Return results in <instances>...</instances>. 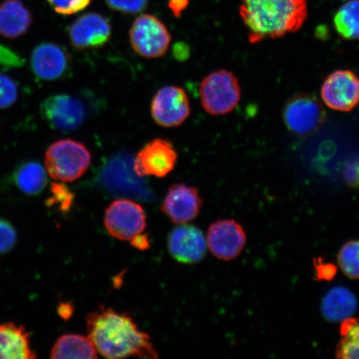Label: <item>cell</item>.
I'll return each mask as SVG.
<instances>
[{
    "label": "cell",
    "mask_w": 359,
    "mask_h": 359,
    "mask_svg": "<svg viewBox=\"0 0 359 359\" xmlns=\"http://www.w3.org/2000/svg\"><path fill=\"white\" fill-rule=\"evenodd\" d=\"M53 11L62 15H71L83 11L92 0H47Z\"/></svg>",
    "instance_id": "obj_26"
},
{
    "label": "cell",
    "mask_w": 359,
    "mask_h": 359,
    "mask_svg": "<svg viewBox=\"0 0 359 359\" xmlns=\"http://www.w3.org/2000/svg\"><path fill=\"white\" fill-rule=\"evenodd\" d=\"M201 197L196 188L176 184L170 187L161 210L175 224H186L201 212Z\"/></svg>",
    "instance_id": "obj_16"
},
{
    "label": "cell",
    "mask_w": 359,
    "mask_h": 359,
    "mask_svg": "<svg viewBox=\"0 0 359 359\" xmlns=\"http://www.w3.org/2000/svg\"><path fill=\"white\" fill-rule=\"evenodd\" d=\"M321 97L327 107L348 112L359 103V79L350 70H337L327 76L321 87Z\"/></svg>",
    "instance_id": "obj_10"
},
{
    "label": "cell",
    "mask_w": 359,
    "mask_h": 359,
    "mask_svg": "<svg viewBox=\"0 0 359 359\" xmlns=\"http://www.w3.org/2000/svg\"><path fill=\"white\" fill-rule=\"evenodd\" d=\"M355 294L343 286H336L327 292L321 303V311L325 320L342 322L351 318L357 311Z\"/></svg>",
    "instance_id": "obj_19"
},
{
    "label": "cell",
    "mask_w": 359,
    "mask_h": 359,
    "mask_svg": "<svg viewBox=\"0 0 359 359\" xmlns=\"http://www.w3.org/2000/svg\"><path fill=\"white\" fill-rule=\"evenodd\" d=\"M188 3H189V0H170L169 8L175 16L180 17L182 13L186 10Z\"/></svg>",
    "instance_id": "obj_34"
},
{
    "label": "cell",
    "mask_w": 359,
    "mask_h": 359,
    "mask_svg": "<svg viewBox=\"0 0 359 359\" xmlns=\"http://www.w3.org/2000/svg\"><path fill=\"white\" fill-rule=\"evenodd\" d=\"M13 182L25 194L37 196L47 187L46 169L37 161H26L15 170Z\"/></svg>",
    "instance_id": "obj_21"
},
{
    "label": "cell",
    "mask_w": 359,
    "mask_h": 359,
    "mask_svg": "<svg viewBox=\"0 0 359 359\" xmlns=\"http://www.w3.org/2000/svg\"><path fill=\"white\" fill-rule=\"evenodd\" d=\"M19 97L17 84L8 76L0 74V109H6L15 104Z\"/></svg>",
    "instance_id": "obj_25"
},
{
    "label": "cell",
    "mask_w": 359,
    "mask_h": 359,
    "mask_svg": "<svg viewBox=\"0 0 359 359\" xmlns=\"http://www.w3.org/2000/svg\"><path fill=\"white\" fill-rule=\"evenodd\" d=\"M33 74L40 80L56 81L67 77L71 69V58L66 48L55 43H42L30 57Z\"/></svg>",
    "instance_id": "obj_14"
},
{
    "label": "cell",
    "mask_w": 359,
    "mask_h": 359,
    "mask_svg": "<svg viewBox=\"0 0 359 359\" xmlns=\"http://www.w3.org/2000/svg\"><path fill=\"white\" fill-rule=\"evenodd\" d=\"M202 107L213 116L230 114L239 104L241 87L235 74L228 70H218L206 76L201 83Z\"/></svg>",
    "instance_id": "obj_4"
},
{
    "label": "cell",
    "mask_w": 359,
    "mask_h": 359,
    "mask_svg": "<svg viewBox=\"0 0 359 359\" xmlns=\"http://www.w3.org/2000/svg\"><path fill=\"white\" fill-rule=\"evenodd\" d=\"M334 24L337 33L347 40L359 39V0H349L336 13Z\"/></svg>",
    "instance_id": "obj_22"
},
{
    "label": "cell",
    "mask_w": 359,
    "mask_h": 359,
    "mask_svg": "<svg viewBox=\"0 0 359 359\" xmlns=\"http://www.w3.org/2000/svg\"><path fill=\"white\" fill-rule=\"evenodd\" d=\"M177 152L172 143L156 138L138 152L134 160V170L139 177H165L176 165Z\"/></svg>",
    "instance_id": "obj_11"
},
{
    "label": "cell",
    "mask_w": 359,
    "mask_h": 359,
    "mask_svg": "<svg viewBox=\"0 0 359 359\" xmlns=\"http://www.w3.org/2000/svg\"><path fill=\"white\" fill-rule=\"evenodd\" d=\"M240 15L250 43L298 31L307 19L306 0H242Z\"/></svg>",
    "instance_id": "obj_2"
},
{
    "label": "cell",
    "mask_w": 359,
    "mask_h": 359,
    "mask_svg": "<svg viewBox=\"0 0 359 359\" xmlns=\"http://www.w3.org/2000/svg\"><path fill=\"white\" fill-rule=\"evenodd\" d=\"M73 307L67 303L61 304L58 307V313L62 318H69L73 314Z\"/></svg>",
    "instance_id": "obj_35"
},
{
    "label": "cell",
    "mask_w": 359,
    "mask_h": 359,
    "mask_svg": "<svg viewBox=\"0 0 359 359\" xmlns=\"http://www.w3.org/2000/svg\"><path fill=\"white\" fill-rule=\"evenodd\" d=\"M33 22L32 13L21 0H4L0 4V35L10 39L28 32Z\"/></svg>",
    "instance_id": "obj_17"
},
{
    "label": "cell",
    "mask_w": 359,
    "mask_h": 359,
    "mask_svg": "<svg viewBox=\"0 0 359 359\" xmlns=\"http://www.w3.org/2000/svg\"><path fill=\"white\" fill-rule=\"evenodd\" d=\"M111 32L109 20L97 13L80 16L67 30L72 46L78 50L105 46L111 39Z\"/></svg>",
    "instance_id": "obj_12"
},
{
    "label": "cell",
    "mask_w": 359,
    "mask_h": 359,
    "mask_svg": "<svg viewBox=\"0 0 359 359\" xmlns=\"http://www.w3.org/2000/svg\"><path fill=\"white\" fill-rule=\"evenodd\" d=\"M51 358H97V351L88 337L79 334H65L56 341L51 350Z\"/></svg>",
    "instance_id": "obj_20"
},
{
    "label": "cell",
    "mask_w": 359,
    "mask_h": 359,
    "mask_svg": "<svg viewBox=\"0 0 359 359\" xmlns=\"http://www.w3.org/2000/svg\"><path fill=\"white\" fill-rule=\"evenodd\" d=\"M129 36L133 50L146 58L163 56L168 50L172 40L167 27L151 15L137 18L130 29Z\"/></svg>",
    "instance_id": "obj_5"
},
{
    "label": "cell",
    "mask_w": 359,
    "mask_h": 359,
    "mask_svg": "<svg viewBox=\"0 0 359 359\" xmlns=\"http://www.w3.org/2000/svg\"><path fill=\"white\" fill-rule=\"evenodd\" d=\"M25 65V60L11 49L0 44V67L6 69H19Z\"/></svg>",
    "instance_id": "obj_30"
},
{
    "label": "cell",
    "mask_w": 359,
    "mask_h": 359,
    "mask_svg": "<svg viewBox=\"0 0 359 359\" xmlns=\"http://www.w3.org/2000/svg\"><path fill=\"white\" fill-rule=\"evenodd\" d=\"M112 10L123 13H137L145 10L149 0H106Z\"/></svg>",
    "instance_id": "obj_27"
},
{
    "label": "cell",
    "mask_w": 359,
    "mask_h": 359,
    "mask_svg": "<svg viewBox=\"0 0 359 359\" xmlns=\"http://www.w3.org/2000/svg\"><path fill=\"white\" fill-rule=\"evenodd\" d=\"M342 339L336 347V357L342 359H359V318H349L340 327Z\"/></svg>",
    "instance_id": "obj_23"
},
{
    "label": "cell",
    "mask_w": 359,
    "mask_h": 359,
    "mask_svg": "<svg viewBox=\"0 0 359 359\" xmlns=\"http://www.w3.org/2000/svg\"><path fill=\"white\" fill-rule=\"evenodd\" d=\"M345 179L350 186L359 187V157L350 161L345 168Z\"/></svg>",
    "instance_id": "obj_32"
},
{
    "label": "cell",
    "mask_w": 359,
    "mask_h": 359,
    "mask_svg": "<svg viewBox=\"0 0 359 359\" xmlns=\"http://www.w3.org/2000/svg\"><path fill=\"white\" fill-rule=\"evenodd\" d=\"M131 244L135 248L140 250H146L149 249L150 240L147 235L141 233V234L135 236L133 239L131 240Z\"/></svg>",
    "instance_id": "obj_33"
},
{
    "label": "cell",
    "mask_w": 359,
    "mask_h": 359,
    "mask_svg": "<svg viewBox=\"0 0 359 359\" xmlns=\"http://www.w3.org/2000/svg\"><path fill=\"white\" fill-rule=\"evenodd\" d=\"M206 242L215 257L229 262L239 257L244 250L246 235L235 219H221L209 227Z\"/></svg>",
    "instance_id": "obj_13"
},
{
    "label": "cell",
    "mask_w": 359,
    "mask_h": 359,
    "mask_svg": "<svg viewBox=\"0 0 359 359\" xmlns=\"http://www.w3.org/2000/svg\"><path fill=\"white\" fill-rule=\"evenodd\" d=\"M25 327L13 323L0 325V358H36Z\"/></svg>",
    "instance_id": "obj_18"
},
{
    "label": "cell",
    "mask_w": 359,
    "mask_h": 359,
    "mask_svg": "<svg viewBox=\"0 0 359 359\" xmlns=\"http://www.w3.org/2000/svg\"><path fill=\"white\" fill-rule=\"evenodd\" d=\"M91 161V154L82 142L62 139L48 148L44 165L53 179L73 182L86 173Z\"/></svg>",
    "instance_id": "obj_3"
},
{
    "label": "cell",
    "mask_w": 359,
    "mask_h": 359,
    "mask_svg": "<svg viewBox=\"0 0 359 359\" xmlns=\"http://www.w3.org/2000/svg\"><path fill=\"white\" fill-rule=\"evenodd\" d=\"M51 193L52 197L49 201H52L53 204H60V206H65V209L69 208L73 201V194L62 184H53Z\"/></svg>",
    "instance_id": "obj_31"
},
{
    "label": "cell",
    "mask_w": 359,
    "mask_h": 359,
    "mask_svg": "<svg viewBox=\"0 0 359 359\" xmlns=\"http://www.w3.org/2000/svg\"><path fill=\"white\" fill-rule=\"evenodd\" d=\"M17 241V234L12 224L0 219V253H6L13 248Z\"/></svg>",
    "instance_id": "obj_28"
},
{
    "label": "cell",
    "mask_w": 359,
    "mask_h": 359,
    "mask_svg": "<svg viewBox=\"0 0 359 359\" xmlns=\"http://www.w3.org/2000/svg\"><path fill=\"white\" fill-rule=\"evenodd\" d=\"M208 250L203 233L200 229L182 224L173 229L168 236V250L177 262L182 264H196L205 257Z\"/></svg>",
    "instance_id": "obj_15"
},
{
    "label": "cell",
    "mask_w": 359,
    "mask_h": 359,
    "mask_svg": "<svg viewBox=\"0 0 359 359\" xmlns=\"http://www.w3.org/2000/svg\"><path fill=\"white\" fill-rule=\"evenodd\" d=\"M314 269H316V280L318 281H330L336 276L338 269L334 264L326 262L321 258L313 259Z\"/></svg>",
    "instance_id": "obj_29"
},
{
    "label": "cell",
    "mask_w": 359,
    "mask_h": 359,
    "mask_svg": "<svg viewBox=\"0 0 359 359\" xmlns=\"http://www.w3.org/2000/svg\"><path fill=\"white\" fill-rule=\"evenodd\" d=\"M40 112L49 127L61 132L77 130L83 124L87 115L83 103L67 94L47 97L40 106Z\"/></svg>",
    "instance_id": "obj_8"
},
{
    "label": "cell",
    "mask_w": 359,
    "mask_h": 359,
    "mask_svg": "<svg viewBox=\"0 0 359 359\" xmlns=\"http://www.w3.org/2000/svg\"><path fill=\"white\" fill-rule=\"evenodd\" d=\"M338 263L341 271L352 280H359V241L347 242L340 249Z\"/></svg>",
    "instance_id": "obj_24"
},
{
    "label": "cell",
    "mask_w": 359,
    "mask_h": 359,
    "mask_svg": "<svg viewBox=\"0 0 359 359\" xmlns=\"http://www.w3.org/2000/svg\"><path fill=\"white\" fill-rule=\"evenodd\" d=\"M283 118L292 133L305 137L316 133L324 125L326 114L316 97L298 94L286 103Z\"/></svg>",
    "instance_id": "obj_6"
},
{
    "label": "cell",
    "mask_w": 359,
    "mask_h": 359,
    "mask_svg": "<svg viewBox=\"0 0 359 359\" xmlns=\"http://www.w3.org/2000/svg\"><path fill=\"white\" fill-rule=\"evenodd\" d=\"M146 214L142 206L129 200H116L107 209L104 224L109 234L121 241H131L146 228Z\"/></svg>",
    "instance_id": "obj_7"
},
{
    "label": "cell",
    "mask_w": 359,
    "mask_h": 359,
    "mask_svg": "<svg viewBox=\"0 0 359 359\" xmlns=\"http://www.w3.org/2000/svg\"><path fill=\"white\" fill-rule=\"evenodd\" d=\"M151 114L161 127L170 128L182 125L191 114L189 98L185 90L176 86L161 88L152 100Z\"/></svg>",
    "instance_id": "obj_9"
},
{
    "label": "cell",
    "mask_w": 359,
    "mask_h": 359,
    "mask_svg": "<svg viewBox=\"0 0 359 359\" xmlns=\"http://www.w3.org/2000/svg\"><path fill=\"white\" fill-rule=\"evenodd\" d=\"M88 338L107 358L159 357L149 335L138 329L127 313L101 307L87 316Z\"/></svg>",
    "instance_id": "obj_1"
}]
</instances>
